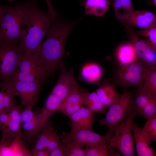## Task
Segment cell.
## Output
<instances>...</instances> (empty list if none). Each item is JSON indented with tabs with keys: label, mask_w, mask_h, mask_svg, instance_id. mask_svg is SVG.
<instances>
[{
	"label": "cell",
	"mask_w": 156,
	"mask_h": 156,
	"mask_svg": "<svg viewBox=\"0 0 156 156\" xmlns=\"http://www.w3.org/2000/svg\"><path fill=\"white\" fill-rule=\"evenodd\" d=\"M58 16L43 11L36 1L29 0L21 24L19 45L24 54H33L38 49L47 31Z\"/></svg>",
	"instance_id": "6da1fadb"
},
{
	"label": "cell",
	"mask_w": 156,
	"mask_h": 156,
	"mask_svg": "<svg viewBox=\"0 0 156 156\" xmlns=\"http://www.w3.org/2000/svg\"><path fill=\"white\" fill-rule=\"evenodd\" d=\"M47 38L39 48L38 67L45 81L58 69L62 68V59L67 39L61 31L52 30L46 34Z\"/></svg>",
	"instance_id": "7a4b0ae2"
},
{
	"label": "cell",
	"mask_w": 156,
	"mask_h": 156,
	"mask_svg": "<svg viewBox=\"0 0 156 156\" xmlns=\"http://www.w3.org/2000/svg\"><path fill=\"white\" fill-rule=\"evenodd\" d=\"M16 42L3 40L0 43V79L3 84L10 82L19 70L24 53Z\"/></svg>",
	"instance_id": "3957f363"
},
{
	"label": "cell",
	"mask_w": 156,
	"mask_h": 156,
	"mask_svg": "<svg viewBox=\"0 0 156 156\" xmlns=\"http://www.w3.org/2000/svg\"><path fill=\"white\" fill-rule=\"evenodd\" d=\"M29 0L18 2L2 16L0 20V38L8 42L20 40L21 24L27 8Z\"/></svg>",
	"instance_id": "277c9868"
},
{
	"label": "cell",
	"mask_w": 156,
	"mask_h": 156,
	"mask_svg": "<svg viewBox=\"0 0 156 156\" xmlns=\"http://www.w3.org/2000/svg\"><path fill=\"white\" fill-rule=\"evenodd\" d=\"M134 110L133 92L125 90L120 94L118 100L109 107L105 118L99 122L108 129L106 134L112 135L116 127Z\"/></svg>",
	"instance_id": "5b68a950"
},
{
	"label": "cell",
	"mask_w": 156,
	"mask_h": 156,
	"mask_svg": "<svg viewBox=\"0 0 156 156\" xmlns=\"http://www.w3.org/2000/svg\"><path fill=\"white\" fill-rule=\"evenodd\" d=\"M137 113L134 110L116 128L108 143V146L117 149L119 153L124 156H135L132 126Z\"/></svg>",
	"instance_id": "8992f818"
},
{
	"label": "cell",
	"mask_w": 156,
	"mask_h": 156,
	"mask_svg": "<svg viewBox=\"0 0 156 156\" xmlns=\"http://www.w3.org/2000/svg\"><path fill=\"white\" fill-rule=\"evenodd\" d=\"M148 67L139 59L127 66L120 67L115 73L114 81L116 86L126 89L143 85L146 70Z\"/></svg>",
	"instance_id": "52a82bcc"
},
{
	"label": "cell",
	"mask_w": 156,
	"mask_h": 156,
	"mask_svg": "<svg viewBox=\"0 0 156 156\" xmlns=\"http://www.w3.org/2000/svg\"><path fill=\"white\" fill-rule=\"evenodd\" d=\"M112 135H103L91 130L85 129L63 132L59 136L61 142L65 144H73L82 148L103 142L108 143Z\"/></svg>",
	"instance_id": "ba28073f"
},
{
	"label": "cell",
	"mask_w": 156,
	"mask_h": 156,
	"mask_svg": "<svg viewBox=\"0 0 156 156\" xmlns=\"http://www.w3.org/2000/svg\"><path fill=\"white\" fill-rule=\"evenodd\" d=\"M9 83L15 96L21 99L22 105L32 108L36 104L42 89V83L16 80H12Z\"/></svg>",
	"instance_id": "9c48e42d"
},
{
	"label": "cell",
	"mask_w": 156,
	"mask_h": 156,
	"mask_svg": "<svg viewBox=\"0 0 156 156\" xmlns=\"http://www.w3.org/2000/svg\"><path fill=\"white\" fill-rule=\"evenodd\" d=\"M129 42L133 45L137 58L148 67L156 66V48L139 38L131 27H125Z\"/></svg>",
	"instance_id": "30bf717a"
},
{
	"label": "cell",
	"mask_w": 156,
	"mask_h": 156,
	"mask_svg": "<svg viewBox=\"0 0 156 156\" xmlns=\"http://www.w3.org/2000/svg\"><path fill=\"white\" fill-rule=\"evenodd\" d=\"M79 87L73 75V70L62 69L59 79L53 88L51 94L62 103L75 89Z\"/></svg>",
	"instance_id": "8fae6325"
},
{
	"label": "cell",
	"mask_w": 156,
	"mask_h": 156,
	"mask_svg": "<svg viewBox=\"0 0 156 156\" xmlns=\"http://www.w3.org/2000/svg\"><path fill=\"white\" fill-rule=\"evenodd\" d=\"M125 27H134L145 29L156 24V16L147 10H135L127 18L121 21Z\"/></svg>",
	"instance_id": "7c38bea8"
},
{
	"label": "cell",
	"mask_w": 156,
	"mask_h": 156,
	"mask_svg": "<svg viewBox=\"0 0 156 156\" xmlns=\"http://www.w3.org/2000/svg\"><path fill=\"white\" fill-rule=\"evenodd\" d=\"M50 116L43 108L35 118L23 123L22 135L25 139L29 142L31 141L45 125Z\"/></svg>",
	"instance_id": "4fadbf2b"
},
{
	"label": "cell",
	"mask_w": 156,
	"mask_h": 156,
	"mask_svg": "<svg viewBox=\"0 0 156 156\" xmlns=\"http://www.w3.org/2000/svg\"><path fill=\"white\" fill-rule=\"evenodd\" d=\"M102 104L109 107L118 100L120 94L116 91L115 86L109 79H104L99 82L95 91Z\"/></svg>",
	"instance_id": "5bb4252c"
},
{
	"label": "cell",
	"mask_w": 156,
	"mask_h": 156,
	"mask_svg": "<svg viewBox=\"0 0 156 156\" xmlns=\"http://www.w3.org/2000/svg\"><path fill=\"white\" fill-rule=\"evenodd\" d=\"M94 114L88 108L81 107L69 117L71 122L72 131L91 130L95 118Z\"/></svg>",
	"instance_id": "9a60e30c"
},
{
	"label": "cell",
	"mask_w": 156,
	"mask_h": 156,
	"mask_svg": "<svg viewBox=\"0 0 156 156\" xmlns=\"http://www.w3.org/2000/svg\"><path fill=\"white\" fill-rule=\"evenodd\" d=\"M22 132L16 134L12 143L9 145H2L0 152L2 156H30L31 153L22 140Z\"/></svg>",
	"instance_id": "2e32d148"
},
{
	"label": "cell",
	"mask_w": 156,
	"mask_h": 156,
	"mask_svg": "<svg viewBox=\"0 0 156 156\" xmlns=\"http://www.w3.org/2000/svg\"><path fill=\"white\" fill-rule=\"evenodd\" d=\"M83 105L79 87L74 90L62 103L57 111L69 117Z\"/></svg>",
	"instance_id": "e0dca14e"
},
{
	"label": "cell",
	"mask_w": 156,
	"mask_h": 156,
	"mask_svg": "<svg viewBox=\"0 0 156 156\" xmlns=\"http://www.w3.org/2000/svg\"><path fill=\"white\" fill-rule=\"evenodd\" d=\"M141 128L133 122L132 130L135 142L137 156H155L156 153L153 147L149 146L151 141L146 140L141 134Z\"/></svg>",
	"instance_id": "ac0fdd59"
},
{
	"label": "cell",
	"mask_w": 156,
	"mask_h": 156,
	"mask_svg": "<svg viewBox=\"0 0 156 156\" xmlns=\"http://www.w3.org/2000/svg\"><path fill=\"white\" fill-rule=\"evenodd\" d=\"M81 5L85 8L84 16L92 15L96 16H103L111 4L109 0H79Z\"/></svg>",
	"instance_id": "d6986e66"
},
{
	"label": "cell",
	"mask_w": 156,
	"mask_h": 156,
	"mask_svg": "<svg viewBox=\"0 0 156 156\" xmlns=\"http://www.w3.org/2000/svg\"><path fill=\"white\" fill-rule=\"evenodd\" d=\"M79 91L82 103L86 108L94 114L105 112L107 108L101 103L95 92H90L80 87Z\"/></svg>",
	"instance_id": "ffe728a7"
},
{
	"label": "cell",
	"mask_w": 156,
	"mask_h": 156,
	"mask_svg": "<svg viewBox=\"0 0 156 156\" xmlns=\"http://www.w3.org/2000/svg\"><path fill=\"white\" fill-rule=\"evenodd\" d=\"M116 57L120 67L129 65L138 59L134 47L130 42L118 47L116 52Z\"/></svg>",
	"instance_id": "44dd1931"
},
{
	"label": "cell",
	"mask_w": 156,
	"mask_h": 156,
	"mask_svg": "<svg viewBox=\"0 0 156 156\" xmlns=\"http://www.w3.org/2000/svg\"><path fill=\"white\" fill-rule=\"evenodd\" d=\"M112 6L117 20L121 21L134 11L131 0H112Z\"/></svg>",
	"instance_id": "7402d4cb"
},
{
	"label": "cell",
	"mask_w": 156,
	"mask_h": 156,
	"mask_svg": "<svg viewBox=\"0 0 156 156\" xmlns=\"http://www.w3.org/2000/svg\"><path fill=\"white\" fill-rule=\"evenodd\" d=\"M138 86L133 99L134 110L136 112L151 100L156 99V95L148 92L143 87L142 85Z\"/></svg>",
	"instance_id": "603a6c76"
},
{
	"label": "cell",
	"mask_w": 156,
	"mask_h": 156,
	"mask_svg": "<svg viewBox=\"0 0 156 156\" xmlns=\"http://www.w3.org/2000/svg\"><path fill=\"white\" fill-rule=\"evenodd\" d=\"M83 77L87 81L93 83L101 78L103 70L101 67L97 64L91 63L85 65L81 70Z\"/></svg>",
	"instance_id": "cb8c5ba5"
},
{
	"label": "cell",
	"mask_w": 156,
	"mask_h": 156,
	"mask_svg": "<svg viewBox=\"0 0 156 156\" xmlns=\"http://www.w3.org/2000/svg\"><path fill=\"white\" fill-rule=\"evenodd\" d=\"M39 48L33 54H24L19 65V71L29 72L38 67Z\"/></svg>",
	"instance_id": "d4e9b609"
},
{
	"label": "cell",
	"mask_w": 156,
	"mask_h": 156,
	"mask_svg": "<svg viewBox=\"0 0 156 156\" xmlns=\"http://www.w3.org/2000/svg\"><path fill=\"white\" fill-rule=\"evenodd\" d=\"M142 86L151 94L156 95V66L147 68Z\"/></svg>",
	"instance_id": "484cf974"
},
{
	"label": "cell",
	"mask_w": 156,
	"mask_h": 156,
	"mask_svg": "<svg viewBox=\"0 0 156 156\" xmlns=\"http://www.w3.org/2000/svg\"><path fill=\"white\" fill-rule=\"evenodd\" d=\"M142 135L148 141H156V115L147 119L142 128L140 129Z\"/></svg>",
	"instance_id": "4316f807"
},
{
	"label": "cell",
	"mask_w": 156,
	"mask_h": 156,
	"mask_svg": "<svg viewBox=\"0 0 156 156\" xmlns=\"http://www.w3.org/2000/svg\"><path fill=\"white\" fill-rule=\"evenodd\" d=\"M107 144L106 142H103L86 147L84 149L85 156H112Z\"/></svg>",
	"instance_id": "83f0119b"
},
{
	"label": "cell",
	"mask_w": 156,
	"mask_h": 156,
	"mask_svg": "<svg viewBox=\"0 0 156 156\" xmlns=\"http://www.w3.org/2000/svg\"><path fill=\"white\" fill-rule=\"evenodd\" d=\"M54 132L53 128L51 127L44 129L41 133L38 134L32 151L45 149L51 136Z\"/></svg>",
	"instance_id": "f1b7e54d"
},
{
	"label": "cell",
	"mask_w": 156,
	"mask_h": 156,
	"mask_svg": "<svg viewBox=\"0 0 156 156\" xmlns=\"http://www.w3.org/2000/svg\"><path fill=\"white\" fill-rule=\"evenodd\" d=\"M1 89L3 92V103L4 111L8 112L16 104L15 98L16 96L14 94L10 83L3 85Z\"/></svg>",
	"instance_id": "f546056e"
},
{
	"label": "cell",
	"mask_w": 156,
	"mask_h": 156,
	"mask_svg": "<svg viewBox=\"0 0 156 156\" xmlns=\"http://www.w3.org/2000/svg\"><path fill=\"white\" fill-rule=\"evenodd\" d=\"M12 80L27 82H39L41 83H42L41 75L37 71L21 72L18 70L11 81Z\"/></svg>",
	"instance_id": "4dcf8cb0"
},
{
	"label": "cell",
	"mask_w": 156,
	"mask_h": 156,
	"mask_svg": "<svg viewBox=\"0 0 156 156\" xmlns=\"http://www.w3.org/2000/svg\"><path fill=\"white\" fill-rule=\"evenodd\" d=\"M134 31L137 36L144 37L146 41L156 48V24L142 30Z\"/></svg>",
	"instance_id": "1f68e13d"
},
{
	"label": "cell",
	"mask_w": 156,
	"mask_h": 156,
	"mask_svg": "<svg viewBox=\"0 0 156 156\" xmlns=\"http://www.w3.org/2000/svg\"><path fill=\"white\" fill-rule=\"evenodd\" d=\"M23 109L21 106L15 104L8 112L10 118L8 125L13 127H18L22 125L21 118Z\"/></svg>",
	"instance_id": "d6a6232c"
},
{
	"label": "cell",
	"mask_w": 156,
	"mask_h": 156,
	"mask_svg": "<svg viewBox=\"0 0 156 156\" xmlns=\"http://www.w3.org/2000/svg\"><path fill=\"white\" fill-rule=\"evenodd\" d=\"M137 113L147 119L156 115V99L151 100Z\"/></svg>",
	"instance_id": "836d02e7"
},
{
	"label": "cell",
	"mask_w": 156,
	"mask_h": 156,
	"mask_svg": "<svg viewBox=\"0 0 156 156\" xmlns=\"http://www.w3.org/2000/svg\"><path fill=\"white\" fill-rule=\"evenodd\" d=\"M62 104L61 102L51 93L48 97L44 108L51 116L57 111Z\"/></svg>",
	"instance_id": "e575fe53"
},
{
	"label": "cell",
	"mask_w": 156,
	"mask_h": 156,
	"mask_svg": "<svg viewBox=\"0 0 156 156\" xmlns=\"http://www.w3.org/2000/svg\"><path fill=\"white\" fill-rule=\"evenodd\" d=\"M66 145V156H85L84 149L82 148L73 144Z\"/></svg>",
	"instance_id": "d590c367"
},
{
	"label": "cell",
	"mask_w": 156,
	"mask_h": 156,
	"mask_svg": "<svg viewBox=\"0 0 156 156\" xmlns=\"http://www.w3.org/2000/svg\"><path fill=\"white\" fill-rule=\"evenodd\" d=\"M59 136L55 132L51 136L45 149L49 153L61 143Z\"/></svg>",
	"instance_id": "8d00e7d4"
},
{
	"label": "cell",
	"mask_w": 156,
	"mask_h": 156,
	"mask_svg": "<svg viewBox=\"0 0 156 156\" xmlns=\"http://www.w3.org/2000/svg\"><path fill=\"white\" fill-rule=\"evenodd\" d=\"M37 115L34 114L31 108H25V109H23L21 115L22 125L34 119L36 117Z\"/></svg>",
	"instance_id": "74e56055"
},
{
	"label": "cell",
	"mask_w": 156,
	"mask_h": 156,
	"mask_svg": "<svg viewBox=\"0 0 156 156\" xmlns=\"http://www.w3.org/2000/svg\"><path fill=\"white\" fill-rule=\"evenodd\" d=\"M66 145L61 143L50 153V156H66Z\"/></svg>",
	"instance_id": "f35d334b"
},
{
	"label": "cell",
	"mask_w": 156,
	"mask_h": 156,
	"mask_svg": "<svg viewBox=\"0 0 156 156\" xmlns=\"http://www.w3.org/2000/svg\"><path fill=\"white\" fill-rule=\"evenodd\" d=\"M10 121L8 113L5 111L0 112V129L8 127Z\"/></svg>",
	"instance_id": "ab89813d"
},
{
	"label": "cell",
	"mask_w": 156,
	"mask_h": 156,
	"mask_svg": "<svg viewBox=\"0 0 156 156\" xmlns=\"http://www.w3.org/2000/svg\"><path fill=\"white\" fill-rule=\"evenodd\" d=\"M32 156H49V153L45 149L36 151H32L31 152Z\"/></svg>",
	"instance_id": "60d3db41"
},
{
	"label": "cell",
	"mask_w": 156,
	"mask_h": 156,
	"mask_svg": "<svg viewBox=\"0 0 156 156\" xmlns=\"http://www.w3.org/2000/svg\"><path fill=\"white\" fill-rule=\"evenodd\" d=\"M48 7L47 12L52 14L54 16H57V14L56 13L51 3L50 0H45Z\"/></svg>",
	"instance_id": "b9f144b4"
},
{
	"label": "cell",
	"mask_w": 156,
	"mask_h": 156,
	"mask_svg": "<svg viewBox=\"0 0 156 156\" xmlns=\"http://www.w3.org/2000/svg\"><path fill=\"white\" fill-rule=\"evenodd\" d=\"M11 7L8 5H0V20L3 15L8 12L11 8Z\"/></svg>",
	"instance_id": "7bdbcfd3"
},
{
	"label": "cell",
	"mask_w": 156,
	"mask_h": 156,
	"mask_svg": "<svg viewBox=\"0 0 156 156\" xmlns=\"http://www.w3.org/2000/svg\"><path fill=\"white\" fill-rule=\"evenodd\" d=\"M3 92L1 89L0 91V112L4 111V106L3 103Z\"/></svg>",
	"instance_id": "ee69618b"
},
{
	"label": "cell",
	"mask_w": 156,
	"mask_h": 156,
	"mask_svg": "<svg viewBox=\"0 0 156 156\" xmlns=\"http://www.w3.org/2000/svg\"><path fill=\"white\" fill-rule=\"evenodd\" d=\"M150 3L154 6H156V0H151Z\"/></svg>",
	"instance_id": "f6af8a7d"
},
{
	"label": "cell",
	"mask_w": 156,
	"mask_h": 156,
	"mask_svg": "<svg viewBox=\"0 0 156 156\" xmlns=\"http://www.w3.org/2000/svg\"><path fill=\"white\" fill-rule=\"evenodd\" d=\"M3 84L2 81L0 79V87L2 88L3 86Z\"/></svg>",
	"instance_id": "bcb514c9"
},
{
	"label": "cell",
	"mask_w": 156,
	"mask_h": 156,
	"mask_svg": "<svg viewBox=\"0 0 156 156\" xmlns=\"http://www.w3.org/2000/svg\"><path fill=\"white\" fill-rule=\"evenodd\" d=\"M14 0H7V1L9 2H11L13 1Z\"/></svg>",
	"instance_id": "7dc6e473"
},
{
	"label": "cell",
	"mask_w": 156,
	"mask_h": 156,
	"mask_svg": "<svg viewBox=\"0 0 156 156\" xmlns=\"http://www.w3.org/2000/svg\"><path fill=\"white\" fill-rule=\"evenodd\" d=\"M3 40H1L0 38V43Z\"/></svg>",
	"instance_id": "c3c4849f"
}]
</instances>
